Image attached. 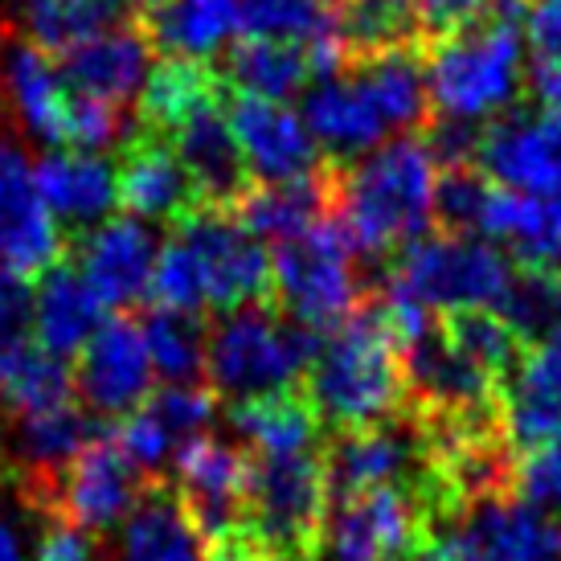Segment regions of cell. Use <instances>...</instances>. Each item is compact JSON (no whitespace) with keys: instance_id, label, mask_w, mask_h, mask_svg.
Instances as JSON below:
<instances>
[{"instance_id":"52","label":"cell","mask_w":561,"mask_h":561,"mask_svg":"<svg viewBox=\"0 0 561 561\" xmlns=\"http://www.w3.org/2000/svg\"><path fill=\"white\" fill-rule=\"evenodd\" d=\"M127 4H131V13H140V9L148 4V0H127Z\"/></svg>"},{"instance_id":"21","label":"cell","mask_w":561,"mask_h":561,"mask_svg":"<svg viewBox=\"0 0 561 561\" xmlns=\"http://www.w3.org/2000/svg\"><path fill=\"white\" fill-rule=\"evenodd\" d=\"M4 99L33 136L70 148V107L75 91L62 82L58 62L30 46L25 37H4Z\"/></svg>"},{"instance_id":"3","label":"cell","mask_w":561,"mask_h":561,"mask_svg":"<svg viewBox=\"0 0 561 561\" xmlns=\"http://www.w3.org/2000/svg\"><path fill=\"white\" fill-rule=\"evenodd\" d=\"M324 336L275 308H242L209 328L205 386L226 405L254 402L287 386H304Z\"/></svg>"},{"instance_id":"46","label":"cell","mask_w":561,"mask_h":561,"mask_svg":"<svg viewBox=\"0 0 561 561\" xmlns=\"http://www.w3.org/2000/svg\"><path fill=\"white\" fill-rule=\"evenodd\" d=\"M525 87H529L533 103L541 107V115L561 119V58L537 54V62H533L529 75H525Z\"/></svg>"},{"instance_id":"31","label":"cell","mask_w":561,"mask_h":561,"mask_svg":"<svg viewBox=\"0 0 561 561\" xmlns=\"http://www.w3.org/2000/svg\"><path fill=\"white\" fill-rule=\"evenodd\" d=\"M103 435L111 431H103V422L87 414L79 402H62L30 419H16V435L9 447L13 471H58Z\"/></svg>"},{"instance_id":"51","label":"cell","mask_w":561,"mask_h":561,"mask_svg":"<svg viewBox=\"0 0 561 561\" xmlns=\"http://www.w3.org/2000/svg\"><path fill=\"white\" fill-rule=\"evenodd\" d=\"M525 4H529V0H492V13L513 16V13H525Z\"/></svg>"},{"instance_id":"26","label":"cell","mask_w":561,"mask_h":561,"mask_svg":"<svg viewBox=\"0 0 561 561\" xmlns=\"http://www.w3.org/2000/svg\"><path fill=\"white\" fill-rule=\"evenodd\" d=\"M230 426L250 443V455H299L320 447V414L304 386H287L254 402L230 405Z\"/></svg>"},{"instance_id":"32","label":"cell","mask_w":561,"mask_h":561,"mask_svg":"<svg viewBox=\"0 0 561 561\" xmlns=\"http://www.w3.org/2000/svg\"><path fill=\"white\" fill-rule=\"evenodd\" d=\"M124 561H202V541L185 525L164 476L148 483L140 508L127 516Z\"/></svg>"},{"instance_id":"25","label":"cell","mask_w":561,"mask_h":561,"mask_svg":"<svg viewBox=\"0 0 561 561\" xmlns=\"http://www.w3.org/2000/svg\"><path fill=\"white\" fill-rule=\"evenodd\" d=\"M332 218V176L324 169L299 181H279V185H254L247 202L238 205L234 221L259 242H291L308 230L324 226Z\"/></svg>"},{"instance_id":"12","label":"cell","mask_w":561,"mask_h":561,"mask_svg":"<svg viewBox=\"0 0 561 561\" xmlns=\"http://www.w3.org/2000/svg\"><path fill=\"white\" fill-rule=\"evenodd\" d=\"M176 238H185L197 250L209 283V312L234 316L242 308H275V263L271 250L250 238L234 218H197L181 226Z\"/></svg>"},{"instance_id":"7","label":"cell","mask_w":561,"mask_h":561,"mask_svg":"<svg viewBox=\"0 0 561 561\" xmlns=\"http://www.w3.org/2000/svg\"><path fill=\"white\" fill-rule=\"evenodd\" d=\"M271 263H275V312L320 336H332L369 296V287L353 266V250L332 221L308 230L304 238L279 242Z\"/></svg>"},{"instance_id":"29","label":"cell","mask_w":561,"mask_h":561,"mask_svg":"<svg viewBox=\"0 0 561 561\" xmlns=\"http://www.w3.org/2000/svg\"><path fill=\"white\" fill-rule=\"evenodd\" d=\"M226 99V82L218 75V62H188V58H160L157 70L144 79L140 119L136 124L152 131H176L188 115L202 107H214Z\"/></svg>"},{"instance_id":"30","label":"cell","mask_w":561,"mask_h":561,"mask_svg":"<svg viewBox=\"0 0 561 561\" xmlns=\"http://www.w3.org/2000/svg\"><path fill=\"white\" fill-rule=\"evenodd\" d=\"M218 75L234 94L283 103V99H291V94L312 82V62H308L304 46L242 37L238 46L218 54Z\"/></svg>"},{"instance_id":"42","label":"cell","mask_w":561,"mask_h":561,"mask_svg":"<svg viewBox=\"0 0 561 561\" xmlns=\"http://www.w3.org/2000/svg\"><path fill=\"white\" fill-rule=\"evenodd\" d=\"M402 4L410 9L422 33V54H426V46H435L438 37L492 13V0H402Z\"/></svg>"},{"instance_id":"19","label":"cell","mask_w":561,"mask_h":561,"mask_svg":"<svg viewBox=\"0 0 561 561\" xmlns=\"http://www.w3.org/2000/svg\"><path fill=\"white\" fill-rule=\"evenodd\" d=\"M33 296V344L49 357L70 360L82 353V344L103 328V304L91 291L75 254H62L58 263L42 271L30 287Z\"/></svg>"},{"instance_id":"33","label":"cell","mask_w":561,"mask_h":561,"mask_svg":"<svg viewBox=\"0 0 561 561\" xmlns=\"http://www.w3.org/2000/svg\"><path fill=\"white\" fill-rule=\"evenodd\" d=\"M70 393H75L70 365L49 357L46 348H37L33 341L0 353V410H9L13 419L54 410V405L70 402Z\"/></svg>"},{"instance_id":"28","label":"cell","mask_w":561,"mask_h":561,"mask_svg":"<svg viewBox=\"0 0 561 561\" xmlns=\"http://www.w3.org/2000/svg\"><path fill=\"white\" fill-rule=\"evenodd\" d=\"M16 13L25 42L49 58L91 42L99 33L119 30L136 16L127 0H16Z\"/></svg>"},{"instance_id":"38","label":"cell","mask_w":561,"mask_h":561,"mask_svg":"<svg viewBox=\"0 0 561 561\" xmlns=\"http://www.w3.org/2000/svg\"><path fill=\"white\" fill-rule=\"evenodd\" d=\"M525 348L561 336V271H513V283L496 308Z\"/></svg>"},{"instance_id":"47","label":"cell","mask_w":561,"mask_h":561,"mask_svg":"<svg viewBox=\"0 0 561 561\" xmlns=\"http://www.w3.org/2000/svg\"><path fill=\"white\" fill-rule=\"evenodd\" d=\"M37 561H91V541L79 529H66V525H49L42 533V546H37Z\"/></svg>"},{"instance_id":"6","label":"cell","mask_w":561,"mask_h":561,"mask_svg":"<svg viewBox=\"0 0 561 561\" xmlns=\"http://www.w3.org/2000/svg\"><path fill=\"white\" fill-rule=\"evenodd\" d=\"M386 287L414 299L426 312H463V308H492L496 312L513 263L483 238H443L426 234L386 263Z\"/></svg>"},{"instance_id":"20","label":"cell","mask_w":561,"mask_h":561,"mask_svg":"<svg viewBox=\"0 0 561 561\" xmlns=\"http://www.w3.org/2000/svg\"><path fill=\"white\" fill-rule=\"evenodd\" d=\"M148 42L136 30V21H127L119 30L99 33L82 46L58 54V75L75 94L82 99H99L111 107H124L127 99L136 94L148 70Z\"/></svg>"},{"instance_id":"4","label":"cell","mask_w":561,"mask_h":561,"mask_svg":"<svg viewBox=\"0 0 561 561\" xmlns=\"http://www.w3.org/2000/svg\"><path fill=\"white\" fill-rule=\"evenodd\" d=\"M422 58H426L431 103L438 115L483 124L488 115L513 107L516 91L525 87L520 33L513 30L508 16H480L463 30L438 37Z\"/></svg>"},{"instance_id":"23","label":"cell","mask_w":561,"mask_h":561,"mask_svg":"<svg viewBox=\"0 0 561 561\" xmlns=\"http://www.w3.org/2000/svg\"><path fill=\"white\" fill-rule=\"evenodd\" d=\"M131 21L160 58L218 62L221 42L238 30V0H148Z\"/></svg>"},{"instance_id":"43","label":"cell","mask_w":561,"mask_h":561,"mask_svg":"<svg viewBox=\"0 0 561 561\" xmlns=\"http://www.w3.org/2000/svg\"><path fill=\"white\" fill-rule=\"evenodd\" d=\"M33 341V296L30 283L0 271V353Z\"/></svg>"},{"instance_id":"27","label":"cell","mask_w":561,"mask_h":561,"mask_svg":"<svg viewBox=\"0 0 561 561\" xmlns=\"http://www.w3.org/2000/svg\"><path fill=\"white\" fill-rule=\"evenodd\" d=\"M463 529L480 561H561V529L516 496L480 504Z\"/></svg>"},{"instance_id":"17","label":"cell","mask_w":561,"mask_h":561,"mask_svg":"<svg viewBox=\"0 0 561 561\" xmlns=\"http://www.w3.org/2000/svg\"><path fill=\"white\" fill-rule=\"evenodd\" d=\"M103 308H136L152 291L157 242L136 218H107L70 250Z\"/></svg>"},{"instance_id":"9","label":"cell","mask_w":561,"mask_h":561,"mask_svg":"<svg viewBox=\"0 0 561 561\" xmlns=\"http://www.w3.org/2000/svg\"><path fill=\"white\" fill-rule=\"evenodd\" d=\"M152 357L144 344L140 320L115 316L82 344V353L70 360L75 393L87 414L99 422H124L152 398Z\"/></svg>"},{"instance_id":"50","label":"cell","mask_w":561,"mask_h":561,"mask_svg":"<svg viewBox=\"0 0 561 561\" xmlns=\"http://www.w3.org/2000/svg\"><path fill=\"white\" fill-rule=\"evenodd\" d=\"M0 561H16V537L4 520H0Z\"/></svg>"},{"instance_id":"11","label":"cell","mask_w":561,"mask_h":561,"mask_svg":"<svg viewBox=\"0 0 561 561\" xmlns=\"http://www.w3.org/2000/svg\"><path fill=\"white\" fill-rule=\"evenodd\" d=\"M115 202L127 218L157 221L164 230H181L202 214L197 188L164 131L136 124L127 131L115 164Z\"/></svg>"},{"instance_id":"1","label":"cell","mask_w":561,"mask_h":561,"mask_svg":"<svg viewBox=\"0 0 561 561\" xmlns=\"http://www.w3.org/2000/svg\"><path fill=\"white\" fill-rule=\"evenodd\" d=\"M332 226L353 254L390 263L393 254L431 234L435 160L422 140L405 136L353 164H328Z\"/></svg>"},{"instance_id":"13","label":"cell","mask_w":561,"mask_h":561,"mask_svg":"<svg viewBox=\"0 0 561 561\" xmlns=\"http://www.w3.org/2000/svg\"><path fill=\"white\" fill-rule=\"evenodd\" d=\"M426 529L419 500L405 488H381L332 504L324 553L328 561H410Z\"/></svg>"},{"instance_id":"41","label":"cell","mask_w":561,"mask_h":561,"mask_svg":"<svg viewBox=\"0 0 561 561\" xmlns=\"http://www.w3.org/2000/svg\"><path fill=\"white\" fill-rule=\"evenodd\" d=\"M152 419L164 426V435L172 443H188V438H197L205 422L214 419V410H218V398L209 386H164L148 398L144 405Z\"/></svg>"},{"instance_id":"5","label":"cell","mask_w":561,"mask_h":561,"mask_svg":"<svg viewBox=\"0 0 561 561\" xmlns=\"http://www.w3.org/2000/svg\"><path fill=\"white\" fill-rule=\"evenodd\" d=\"M328 513H332V492L320 447L299 455H250L242 529L275 561L320 558Z\"/></svg>"},{"instance_id":"45","label":"cell","mask_w":561,"mask_h":561,"mask_svg":"<svg viewBox=\"0 0 561 561\" xmlns=\"http://www.w3.org/2000/svg\"><path fill=\"white\" fill-rule=\"evenodd\" d=\"M525 30L537 54L561 58V0H529L525 4Z\"/></svg>"},{"instance_id":"48","label":"cell","mask_w":561,"mask_h":561,"mask_svg":"<svg viewBox=\"0 0 561 561\" xmlns=\"http://www.w3.org/2000/svg\"><path fill=\"white\" fill-rule=\"evenodd\" d=\"M209 561H275L247 529H238L234 537H226L218 546H209Z\"/></svg>"},{"instance_id":"37","label":"cell","mask_w":561,"mask_h":561,"mask_svg":"<svg viewBox=\"0 0 561 561\" xmlns=\"http://www.w3.org/2000/svg\"><path fill=\"white\" fill-rule=\"evenodd\" d=\"M496 188L476 164L443 169L435 176V202H431V234L443 238H480L488 226V209Z\"/></svg>"},{"instance_id":"49","label":"cell","mask_w":561,"mask_h":561,"mask_svg":"<svg viewBox=\"0 0 561 561\" xmlns=\"http://www.w3.org/2000/svg\"><path fill=\"white\" fill-rule=\"evenodd\" d=\"M0 483H13V451L4 443V422H0Z\"/></svg>"},{"instance_id":"16","label":"cell","mask_w":561,"mask_h":561,"mask_svg":"<svg viewBox=\"0 0 561 561\" xmlns=\"http://www.w3.org/2000/svg\"><path fill=\"white\" fill-rule=\"evenodd\" d=\"M226 103V99H221ZM221 103L214 107H202L197 115H188L185 124L169 131L176 157L185 164L188 181L197 188V202H202V214H214V218H234L238 205L254 193V172H250L242 148H238L234 131L226 124V111Z\"/></svg>"},{"instance_id":"22","label":"cell","mask_w":561,"mask_h":561,"mask_svg":"<svg viewBox=\"0 0 561 561\" xmlns=\"http://www.w3.org/2000/svg\"><path fill=\"white\" fill-rule=\"evenodd\" d=\"M341 75H348L360 91L374 99V107L386 127L419 136L422 127L431 124V115H435L422 49L405 46V49L365 54V58H344Z\"/></svg>"},{"instance_id":"53","label":"cell","mask_w":561,"mask_h":561,"mask_svg":"<svg viewBox=\"0 0 561 561\" xmlns=\"http://www.w3.org/2000/svg\"><path fill=\"white\" fill-rule=\"evenodd\" d=\"M341 4H353V0H328V9H341Z\"/></svg>"},{"instance_id":"15","label":"cell","mask_w":561,"mask_h":561,"mask_svg":"<svg viewBox=\"0 0 561 561\" xmlns=\"http://www.w3.org/2000/svg\"><path fill=\"white\" fill-rule=\"evenodd\" d=\"M221 111H226V124L234 131L254 181L279 185V181H299V176H312L324 169V157L316 148L312 131L287 103L250 99V94H234L226 87Z\"/></svg>"},{"instance_id":"10","label":"cell","mask_w":561,"mask_h":561,"mask_svg":"<svg viewBox=\"0 0 561 561\" xmlns=\"http://www.w3.org/2000/svg\"><path fill=\"white\" fill-rule=\"evenodd\" d=\"M320 451H324L332 504L381 492V488H405L414 496L419 483L426 480V447L410 414L369 426V431L328 435Z\"/></svg>"},{"instance_id":"24","label":"cell","mask_w":561,"mask_h":561,"mask_svg":"<svg viewBox=\"0 0 561 561\" xmlns=\"http://www.w3.org/2000/svg\"><path fill=\"white\" fill-rule=\"evenodd\" d=\"M304 127L312 131L316 148L328 164H353L386 136L374 99L348 75L320 79L304 103Z\"/></svg>"},{"instance_id":"2","label":"cell","mask_w":561,"mask_h":561,"mask_svg":"<svg viewBox=\"0 0 561 561\" xmlns=\"http://www.w3.org/2000/svg\"><path fill=\"white\" fill-rule=\"evenodd\" d=\"M304 390L328 435L369 431L405 414L402 344L374 291L332 336H324Z\"/></svg>"},{"instance_id":"8","label":"cell","mask_w":561,"mask_h":561,"mask_svg":"<svg viewBox=\"0 0 561 561\" xmlns=\"http://www.w3.org/2000/svg\"><path fill=\"white\" fill-rule=\"evenodd\" d=\"M247 468L250 455L221 438L197 435L181 443L169 488L185 525L205 549L247 525Z\"/></svg>"},{"instance_id":"40","label":"cell","mask_w":561,"mask_h":561,"mask_svg":"<svg viewBox=\"0 0 561 561\" xmlns=\"http://www.w3.org/2000/svg\"><path fill=\"white\" fill-rule=\"evenodd\" d=\"M513 496L561 529V438H553V443H546V447H537L529 455H516Z\"/></svg>"},{"instance_id":"18","label":"cell","mask_w":561,"mask_h":561,"mask_svg":"<svg viewBox=\"0 0 561 561\" xmlns=\"http://www.w3.org/2000/svg\"><path fill=\"white\" fill-rule=\"evenodd\" d=\"M37 193L46 202L54 226L62 230L66 250H75L82 238L99 230L115 209V169L91 152H49L33 169Z\"/></svg>"},{"instance_id":"34","label":"cell","mask_w":561,"mask_h":561,"mask_svg":"<svg viewBox=\"0 0 561 561\" xmlns=\"http://www.w3.org/2000/svg\"><path fill=\"white\" fill-rule=\"evenodd\" d=\"M148 357L169 386H205V348L209 328L197 316H176L164 308H148L140 320Z\"/></svg>"},{"instance_id":"44","label":"cell","mask_w":561,"mask_h":561,"mask_svg":"<svg viewBox=\"0 0 561 561\" xmlns=\"http://www.w3.org/2000/svg\"><path fill=\"white\" fill-rule=\"evenodd\" d=\"M410 561H480L463 525H431Z\"/></svg>"},{"instance_id":"35","label":"cell","mask_w":561,"mask_h":561,"mask_svg":"<svg viewBox=\"0 0 561 561\" xmlns=\"http://www.w3.org/2000/svg\"><path fill=\"white\" fill-rule=\"evenodd\" d=\"M438 324L447 332V341L480 365L483 374H492L500 386H508L516 365L525 357V341L516 336L508 320L492 308H463V312H438Z\"/></svg>"},{"instance_id":"14","label":"cell","mask_w":561,"mask_h":561,"mask_svg":"<svg viewBox=\"0 0 561 561\" xmlns=\"http://www.w3.org/2000/svg\"><path fill=\"white\" fill-rule=\"evenodd\" d=\"M476 169L492 185L561 202V119L508 111L483 127Z\"/></svg>"},{"instance_id":"39","label":"cell","mask_w":561,"mask_h":561,"mask_svg":"<svg viewBox=\"0 0 561 561\" xmlns=\"http://www.w3.org/2000/svg\"><path fill=\"white\" fill-rule=\"evenodd\" d=\"M152 308H164V312L176 316H197L202 320L209 312V283H205V266L197 259V250L188 247L185 238L172 234L164 242V250L157 254V266H152Z\"/></svg>"},{"instance_id":"36","label":"cell","mask_w":561,"mask_h":561,"mask_svg":"<svg viewBox=\"0 0 561 561\" xmlns=\"http://www.w3.org/2000/svg\"><path fill=\"white\" fill-rule=\"evenodd\" d=\"M238 30L254 42L316 46L336 37V16L328 0H238Z\"/></svg>"}]
</instances>
